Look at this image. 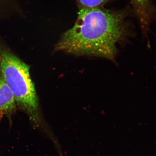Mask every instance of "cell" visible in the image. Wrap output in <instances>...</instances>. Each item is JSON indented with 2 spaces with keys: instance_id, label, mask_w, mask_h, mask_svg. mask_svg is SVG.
<instances>
[{
  "instance_id": "5b68a950",
  "label": "cell",
  "mask_w": 156,
  "mask_h": 156,
  "mask_svg": "<svg viewBox=\"0 0 156 156\" xmlns=\"http://www.w3.org/2000/svg\"><path fill=\"white\" fill-rule=\"evenodd\" d=\"M18 0H0V18L23 15Z\"/></svg>"
},
{
  "instance_id": "6da1fadb",
  "label": "cell",
  "mask_w": 156,
  "mask_h": 156,
  "mask_svg": "<svg viewBox=\"0 0 156 156\" xmlns=\"http://www.w3.org/2000/svg\"><path fill=\"white\" fill-rule=\"evenodd\" d=\"M125 19L122 13L83 7L75 24L63 34L55 51L114 60L117 44L129 35Z\"/></svg>"
},
{
  "instance_id": "8992f818",
  "label": "cell",
  "mask_w": 156,
  "mask_h": 156,
  "mask_svg": "<svg viewBox=\"0 0 156 156\" xmlns=\"http://www.w3.org/2000/svg\"><path fill=\"white\" fill-rule=\"evenodd\" d=\"M83 7L85 8H99L110 0H78Z\"/></svg>"
},
{
  "instance_id": "277c9868",
  "label": "cell",
  "mask_w": 156,
  "mask_h": 156,
  "mask_svg": "<svg viewBox=\"0 0 156 156\" xmlns=\"http://www.w3.org/2000/svg\"><path fill=\"white\" fill-rule=\"evenodd\" d=\"M16 104L13 92L0 76V114L10 117L15 110Z\"/></svg>"
},
{
  "instance_id": "3957f363",
  "label": "cell",
  "mask_w": 156,
  "mask_h": 156,
  "mask_svg": "<svg viewBox=\"0 0 156 156\" xmlns=\"http://www.w3.org/2000/svg\"><path fill=\"white\" fill-rule=\"evenodd\" d=\"M139 19L143 38L147 39L150 25L156 15V9L149 0H131Z\"/></svg>"
},
{
  "instance_id": "7a4b0ae2",
  "label": "cell",
  "mask_w": 156,
  "mask_h": 156,
  "mask_svg": "<svg viewBox=\"0 0 156 156\" xmlns=\"http://www.w3.org/2000/svg\"><path fill=\"white\" fill-rule=\"evenodd\" d=\"M1 76L13 92L16 103L25 112L35 127L51 141L56 136L40 113L38 99L30 74V67L0 41Z\"/></svg>"
}]
</instances>
